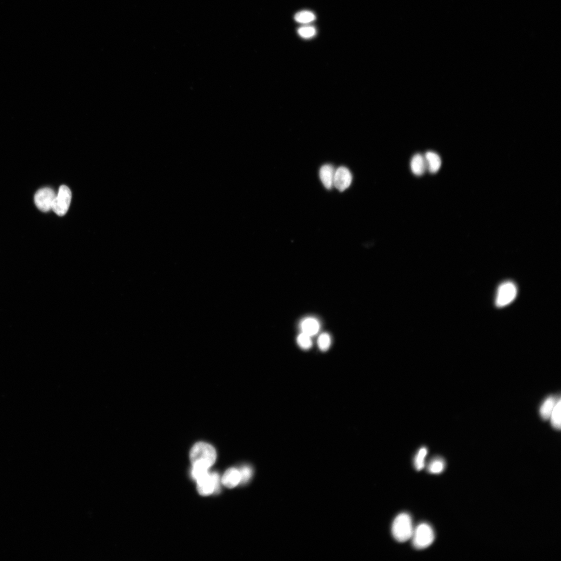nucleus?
<instances>
[{
    "label": "nucleus",
    "mask_w": 561,
    "mask_h": 561,
    "mask_svg": "<svg viewBox=\"0 0 561 561\" xmlns=\"http://www.w3.org/2000/svg\"><path fill=\"white\" fill-rule=\"evenodd\" d=\"M215 449L211 445L203 442L195 444L190 453L192 466H202L209 469L216 462Z\"/></svg>",
    "instance_id": "f257e3e1"
},
{
    "label": "nucleus",
    "mask_w": 561,
    "mask_h": 561,
    "mask_svg": "<svg viewBox=\"0 0 561 561\" xmlns=\"http://www.w3.org/2000/svg\"><path fill=\"white\" fill-rule=\"evenodd\" d=\"M414 528L411 516L406 513L398 515L394 520L392 526V533L398 542L404 543L412 537Z\"/></svg>",
    "instance_id": "f03ea898"
},
{
    "label": "nucleus",
    "mask_w": 561,
    "mask_h": 561,
    "mask_svg": "<svg viewBox=\"0 0 561 561\" xmlns=\"http://www.w3.org/2000/svg\"><path fill=\"white\" fill-rule=\"evenodd\" d=\"M413 546L417 549L429 547L434 542L435 534L433 529L427 524L418 525L412 535Z\"/></svg>",
    "instance_id": "7ed1b4c3"
},
{
    "label": "nucleus",
    "mask_w": 561,
    "mask_h": 561,
    "mask_svg": "<svg viewBox=\"0 0 561 561\" xmlns=\"http://www.w3.org/2000/svg\"><path fill=\"white\" fill-rule=\"evenodd\" d=\"M196 482L198 492L203 496H208L219 491V476L216 472H209L197 479Z\"/></svg>",
    "instance_id": "20e7f679"
},
{
    "label": "nucleus",
    "mask_w": 561,
    "mask_h": 561,
    "mask_svg": "<svg viewBox=\"0 0 561 561\" xmlns=\"http://www.w3.org/2000/svg\"><path fill=\"white\" fill-rule=\"evenodd\" d=\"M517 287L512 282H506L501 284L497 290L495 304L498 308H503L511 304L517 295Z\"/></svg>",
    "instance_id": "39448f33"
},
{
    "label": "nucleus",
    "mask_w": 561,
    "mask_h": 561,
    "mask_svg": "<svg viewBox=\"0 0 561 561\" xmlns=\"http://www.w3.org/2000/svg\"><path fill=\"white\" fill-rule=\"evenodd\" d=\"M71 192L66 186H62L54 199L52 209L58 215L63 216L68 211L71 199Z\"/></svg>",
    "instance_id": "423d86ee"
},
{
    "label": "nucleus",
    "mask_w": 561,
    "mask_h": 561,
    "mask_svg": "<svg viewBox=\"0 0 561 561\" xmlns=\"http://www.w3.org/2000/svg\"><path fill=\"white\" fill-rule=\"evenodd\" d=\"M56 194L50 188L38 190L34 195V203L36 207L43 212H47L52 208Z\"/></svg>",
    "instance_id": "0eeeda50"
},
{
    "label": "nucleus",
    "mask_w": 561,
    "mask_h": 561,
    "mask_svg": "<svg viewBox=\"0 0 561 561\" xmlns=\"http://www.w3.org/2000/svg\"><path fill=\"white\" fill-rule=\"evenodd\" d=\"M352 182V175L348 169L340 167L335 170L334 187L343 192L348 189Z\"/></svg>",
    "instance_id": "6e6552de"
},
{
    "label": "nucleus",
    "mask_w": 561,
    "mask_h": 561,
    "mask_svg": "<svg viewBox=\"0 0 561 561\" xmlns=\"http://www.w3.org/2000/svg\"><path fill=\"white\" fill-rule=\"evenodd\" d=\"M241 474L239 470L232 468L225 472L222 477V483L226 487L232 489L241 483Z\"/></svg>",
    "instance_id": "1a4fd4ad"
},
{
    "label": "nucleus",
    "mask_w": 561,
    "mask_h": 561,
    "mask_svg": "<svg viewBox=\"0 0 561 561\" xmlns=\"http://www.w3.org/2000/svg\"><path fill=\"white\" fill-rule=\"evenodd\" d=\"M335 170L334 167L330 165H326L320 168L319 170V177L324 186L328 190L331 189L334 187V178Z\"/></svg>",
    "instance_id": "9d476101"
},
{
    "label": "nucleus",
    "mask_w": 561,
    "mask_h": 561,
    "mask_svg": "<svg viewBox=\"0 0 561 561\" xmlns=\"http://www.w3.org/2000/svg\"><path fill=\"white\" fill-rule=\"evenodd\" d=\"M427 169L431 174L437 173L442 167V162L440 156L433 151L427 152L425 155Z\"/></svg>",
    "instance_id": "9b49d317"
},
{
    "label": "nucleus",
    "mask_w": 561,
    "mask_h": 561,
    "mask_svg": "<svg viewBox=\"0 0 561 561\" xmlns=\"http://www.w3.org/2000/svg\"><path fill=\"white\" fill-rule=\"evenodd\" d=\"M411 168L414 175L418 176L424 175L427 170L425 157L420 153L414 155L411 160Z\"/></svg>",
    "instance_id": "f8f14e48"
},
{
    "label": "nucleus",
    "mask_w": 561,
    "mask_h": 561,
    "mask_svg": "<svg viewBox=\"0 0 561 561\" xmlns=\"http://www.w3.org/2000/svg\"><path fill=\"white\" fill-rule=\"evenodd\" d=\"M300 328L302 333L312 337L318 332L319 325L315 318L308 317L303 320L300 324Z\"/></svg>",
    "instance_id": "ddd939ff"
},
{
    "label": "nucleus",
    "mask_w": 561,
    "mask_h": 561,
    "mask_svg": "<svg viewBox=\"0 0 561 561\" xmlns=\"http://www.w3.org/2000/svg\"><path fill=\"white\" fill-rule=\"evenodd\" d=\"M559 398V397L557 398L554 396H550L545 399L539 410L540 415L543 419L546 420L549 419Z\"/></svg>",
    "instance_id": "4468645a"
},
{
    "label": "nucleus",
    "mask_w": 561,
    "mask_h": 561,
    "mask_svg": "<svg viewBox=\"0 0 561 561\" xmlns=\"http://www.w3.org/2000/svg\"><path fill=\"white\" fill-rule=\"evenodd\" d=\"M445 460L440 457H435L429 464L428 470L432 474H439L445 470Z\"/></svg>",
    "instance_id": "2eb2a0df"
},
{
    "label": "nucleus",
    "mask_w": 561,
    "mask_h": 561,
    "mask_svg": "<svg viewBox=\"0 0 561 561\" xmlns=\"http://www.w3.org/2000/svg\"><path fill=\"white\" fill-rule=\"evenodd\" d=\"M560 405L559 398L549 418L552 426L556 430L560 429Z\"/></svg>",
    "instance_id": "dca6fc26"
},
{
    "label": "nucleus",
    "mask_w": 561,
    "mask_h": 561,
    "mask_svg": "<svg viewBox=\"0 0 561 561\" xmlns=\"http://www.w3.org/2000/svg\"><path fill=\"white\" fill-rule=\"evenodd\" d=\"M428 454V450L425 447L420 448L418 451L414 459V466L417 471L424 469L425 466V458Z\"/></svg>",
    "instance_id": "f3484780"
},
{
    "label": "nucleus",
    "mask_w": 561,
    "mask_h": 561,
    "mask_svg": "<svg viewBox=\"0 0 561 561\" xmlns=\"http://www.w3.org/2000/svg\"><path fill=\"white\" fill-rule=\"evenodd\" d=\"M295 19L301 24H308L315 19V15L310 11H303L295 15Z\"/></svg>",
    "instance_id": "a211bd4d"
},
{
    "label": "nucleus",
    "mask_w": 561,
    "mask_h": 561,
    "mask_svg": "<svg viewBox=\"0 0 561 561\" xmlns=\"http://www.w3.org/2000/svg\"><path fill=\"white\" fill-rule=\"evenodd\" d=\"M331 345V338L328 333L320 334L317 339V345L319 349L323 351H327Z\"/></svg>",
    "instance_id": "6ab92c4d"
},
{
    "label": "nucleus",
    "mask_w": 561,
    "mask_h": 561,
    "mask_svg": "<svg viewBox=\"0 0 561 561\" xmlns=\"http://www.w3.org/2000/svg\"><path fill=\"white\" fill-rule=\"evenodd\" d=\"M297 342L298 346L304 350H308L312 346L311 337L304 333H302L298 336Z\"/></svg>",
    "instance_id": "aec40b11"
},
{
    "label": "nucleus",
    "mask_w": 561,
    "mask_h": 561,
    "mask_svg": "<svg viewBox=\"0 0 561 561\" xmlns=\"http://www.w3.org/2000/svg\"><path fill=\"white\" fill-rule=\"evenodd\" d=\"M241 474V483L245 484L249 482L253 475V469L249 466H244L239 470Z\"/></svg>",
    "instance_id": "412c9836"
},
{
    "label": "nucleus",
    "mask_w": 561,
    "mask_h": 561,
    "mask_svg": "<svg viewBox=\"0 0 561 561\" xmlns=\"http://www.w3.org/2000/svg\"><path fill=\"white\" fill-rule=\"evenodd\" d=\"M298 32L304 38H310L315 35L316 30L313 26H306L299 28Z\"/></svg>",
    "instance_id": "4be33fe9"
}]
</instances>
